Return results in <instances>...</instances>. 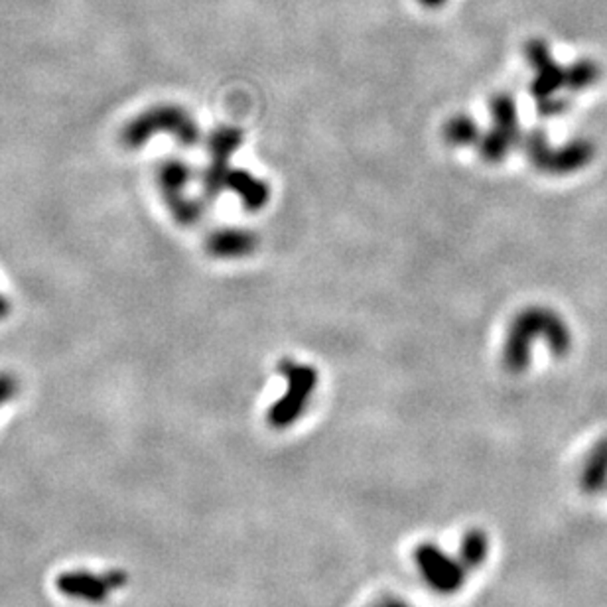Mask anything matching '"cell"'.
Returning a JSON list of instances; mask_svg holds the SVG:
<instances>
[{
	"label": "cell",
	"instance_id": "obj_1",
	"mask_svg": "<svg viewBox=\"0 0 607 607\" xmlns=\"http://www.w3.org/2000/svg\"><path fill=\"white\" fill-rule=\"evenodd\" d=\"M490 552V535L483 528H470L455 550H446L438 542H420L412 552V562L428 590L440 595H453L465 588L472 574L483 566Z\"/></svg>",
	"mask_w": 607,
	"mask_h": 607
},
{
	"label": "cell",
	"instance_id": "obj_2",
	"mask_svg": "<svg viewBox=\"0 0 607 607\" xmlns=\"http://www.w3.org/2000/svg\"><path fill=\"white\" fill-rule=\"evenodd\" d=\"M545 340L552 355L564 357L572 347V335L566 322L556 312L533 306L518 312L507 330L503 343V367L509 373L520 375L530 365L533 341Z\"/></svg>",
	"mask_w": 607,
	"mask_h": 607
},
{
	"label": "cell",
	"instance_id": "obj_3",
	"mask_svg": "<svg viewBox=\"0 0 607 607\" xmlns=\"http://www.w3.org/2000/svg\"><path fill=\"white\" fill-rule=\"evenodd\" d=\"M160 133L172 135L182 146L191 148L201 140L200 126L186 108L176 105H158L146 108L125 125L121 140L130 150L143 148L152 136Z\"/></svg>",
	"mask_w": 607,
	"mask_h": 607
},
{
	"label": "cell",
	"instance_id": "obj_4",
	"mask_svg": "<svg viewBox=\"0 0 607 607\" xmlns=\"http://www.w3.org/2000/svg\"><path fill=\"white\" fill-rule=\"evenodd\" d=\"M278 371L286 378V390L268 408L266 422L275 430H286L294 426L306 415L318 387V371L312 365H304L290 360H282Z\"/></svg>",
	"mask_w": 607,
	"mask_h": 607
},
{
	"label": "cell",
	"instance_id": "obj_5",
	"mask_svg": "<svg viewBox=\"0 0 607 607\" xmlns=\"http://www.w3.org/2000/svg\"><path fill=\"white\" fill-rule=\"evenodd\" d=\"M523 143L525 156L528 158L538 172L552 173V176H564V173L578 172L584 166H588L593 158V145L590 140H572L560 148H552L546 135L538 128L528 130V133L520 138Z\"/></svg>",
	"mask_w": 607,
	"mask_h": 607
},
{
	"label": "cell",
	"instance_id": "obj_6",
	"mask_svg": "<svg viewBox=\"0 0 607 607\" xmlns=\"http://www.w3.org/2000/svg\"><path fill=\"white\" fill-rule=\"evenodd\" d=\"M191 178H193L191 168L183 160L173 156L162 160L156 172V182L162 193V200L166 201L168 211L180 227L200 225L205 215L203 203L200 200H191L183 193Z\"/></svg>",
	"mask_w": 607,
	"mask_h": 607
},
{
	"label": "cell",
	"instance_id": "obj_7",
	"mask_svg": "<svg viewBox=\"0 0 607 607\" xmlns=\"http://www.w3.org/2000/svg\"><path fill=\"white\" fill-rule=\"evenodd\" d=\"M491 108V128L481 136L480 154L487 164H501L520 143V126L515 97L509 93H495L490 101Z\"/></svg>",
	"mask_w": 607,
	"mask_h": 607
},
{
	"label": "cell",
	"instance_id": "obj_8",
	"mask_svg": "<svg viewBox=\"0 0 607 607\" xmlns=\"http://www.w3.org/2000/svg\"><path fill=\"white\" fill-rule=\"evenodd\" d=\"M245 140V133L237 126H217L208 138L210 162L203 170L201 190L205 200H217L227 188V178H229L231 156L241 148Z\"/></svg>",
	"mask_w": 607,
	"mask_h": 607
},
{
	"label": "cell",
	"instance_id": "obj_9",
	"mask_svg": "<svg viewBox=\"0 0 607 607\" xmlns=\"http://www.w3.org/2000/svg\"><path fill=\"white\" fill-rule=\"evenodd\" d=\"M525 56L535 70V79L530 85V95L535 97V103L550 99L566 87V70L552 60L546 42L530 40L525 48Z\"/></svg>",
	"mask_w": 607,
	"mask_h": 607
},
{
	"label": "cell",
	"instance_id": "obj_10",
	"mask_svg": "<svg viewBox=\"0 0 607 607\" xmlns=\"http://www.w3.org/2000/svg\"><path fill=\"white\" fill-rule=\"evenodd\" d=\"M258 247V237L248 229H237V227H227V229H217L205 238V253L213 258L235 260L251 257Z\"/></svg>",
	"mask_w": 607,
	"mask_h": 607
},
{
	"label": "cell",
	"instance_id": "obj_11",
	"mask_svg": "<svg viewBox=\"0 0 607 607\" xmlns=\"http://www.w3.org/2000/svg\"><path fill=\"white\" fill-rule=\"evenodd\" d=\"M227 188L238 195L243 208L251 213L263 210L270 200V190L266 186V182L253 176V173L247 170L233 168L229 172V178H227Z\"/></svg>",
	"mask_w": 607,
	"mask_h": 607
},
{
	"label": "cell",
	"instance_id": "obj_12",
	"mask_svg": "<svg viewBox=\"0 0 607 607\" xmlns=\"http://www.w3.org/2000/svg\"><path fill=\"white\" fill-rule=\"evenodd\" d=\"M442 136L450 146L458 148V146L480 145L483 135L480 133V128H477L475 121L470 115H455L446 125H444Z\"/></svg>",
	"mask_w": 607,
	"mask_h": 607
},
{
	"label": "cell",
	"instance_id": "obj_13",
	"mask_svg": "<svg viewBox=\"0 0 607 607\" xmlns=\"http://www.w3.org/2000/svg\"><path fill=\"white\" fill-rule=\"evenodd\" d=\"M600 73L602 71L595 61L580 60L576 63H572V68L566 70V89L572 91L588 89V87L598 83Z\"/></svg>",
	"mask_w": 607,
	"mask_h": 607
},
{
	"label": "cell",
	"instance_id": "obj_14",
	"mask_svg": "<svg viewBox=\"0 0 607 607\" xmlns=\"http://www.w3.org/2000/svg\"><path fill=\"white\" fill-rule=\"evenodd\" d=\"M61 590H65L71 595H85L87 600H99L105 593V585L93 580L91 576H81V574H75V576H65L61 578Z\"/></svg>",
	"mask_w": 607,
	"mask_h": 607
},
{
	"label": "cell",
	"instance_id": "obj_15",
	"mask_svg": "<svg viewBox=\"0 0 607 607\" xmlns=\"http://www.w3.org/2000/svg\"><path fill=\"white\" fill-rule=\"evenodd\" d=\"M566 108H568V101L560 99V97H550V99L537 103V113L545 118L564 115L566 113Z\"/></svg>",
	"mask_w": 607,
	"mask_h": 607
},
{
	"label": "cell",
	"instance_id": "obj_16",
	"mask_svg": "<svg viewBox=\"0 0 607 607\" xmlns=\"http://www.w3.org/2000/svg\"><path fill=\"white\" fill-rule=\"evenodd\" d=\"M18 390V383L13 375L3 373L0 375V405H5L6 400L13 398Z\"/></svg>",
	"mask_w": 607,
	"mask_h": 607
},
{
	"label": "cell",
	"instance_id": "obj_17",
	"mask_svg": "<svg viewBox=\"0 0 607 607\" xmlns=\"http://www.w3.org/2000/svg\"><path fill=\"white\" fill-rule=\"evenodd\" d=\"M371 607H415L408 600L405 598H398V595H383V598H378Z\"/></svg>",
	"mask_w": 607,
	"mask_h": 607
},
{
	"label": "cell",
	"instance_id": "obj_18",
	"mask_svg": "<svg viewBox=\"0 0 607 607\" xmlns=\"http://www.w3.org/2000/svg\"><path fill=\"white\" fill-rule=\"evenodd\" d=\"M8 313H10V302H8V298L0 294V320H5Z\"/></svg>",
	"mask_w": 607,
	"mask_h": 607
}]
</instances>
